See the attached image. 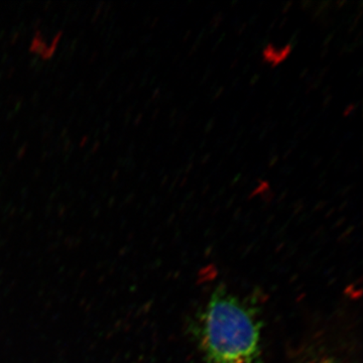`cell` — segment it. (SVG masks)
<instances>
[{
  "label": "cell",
  "instance_id": "cell-1",
  "mask_svg": "<svg viewBox=\"0 0 363 363\" xmlns=\"http://www.w3.org/2000/svg\"><path fill=\"white\" fill-rule=\"evenodd\" d=\"M195 333L208 363H262L259 316L225 290L212 294L198 315Z\"/></svg>",
  "mask_w": 363,
  "mask_h": 363
},
{
  "label": "cell",
  "instance_id": "cell-2",
  "mask_svg": "<svg viewBox=\"0 0 363 363\" xmlns=\"http://www.w3.org/2000/svg\"><path fill=\"white\" fill-rule=\"evenodd\" d=\"M291 51H292V47L290 45L281 48V50H278L274 45H269L264 49V59L267 63H271L272 66H278L288 58Z\"/></svg>",
  "mask_w": 363,
  "mask_h": 363
},
{
  "label": "cell",
  "instance_id": "cell-3",
  "mask_svg": "<svg viewBox=\"0 0 363 363\" xmlns=\"http://www.w3.org/2000/svg\"><path fill=\"white\" fill-rule=\"evenodd\" d=\"M311 363H337V362H333V360H331V359H321V360H316V362H311Z\"/></svg>",
  "mask_w": 363,
  "mask_h": 363
}]
</instances>
